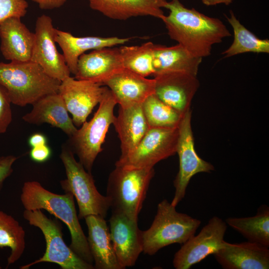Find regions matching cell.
Returning <instances> with one entry per match:
<instances>
[{
    "instance_id": "cell-19",
    "label": "cell",
    "mask_w": 269,
    "mask_h": 269,
    "mask_svg": "<svg viewBox=\"0 0 269 269\" xmlns=\"http://www.w3.org/2000/svg\"><path fill=\"white\" fill-rule=\"evenodd\" d=\"M20 18L10 17L0 24V50L3 57L10 61L31 59L34 33L28 29Z\"/></svg>"
},
{
    "instance_id": "cell-12",
    "label": "cell",
    "mask_w": 269,
    "mask_h": 269,
    "mask_svg": "<svg viewBox=\"0 0 269 269\" xmlns=\"http://www.w3.org/2000/svg\"><path fill=\"white\" fill-rule=\"evenodd\" d=\"M55 29L50 16L43 14L37 17L30 61L40 65L50 77L62 81L71 73L63 55L57 49Z\"/></svg>"
},
{
    "instance_id": "cell-2",
    "label": "cell",
    "mask_w": 269,
    "mask_h": 269,
    "mask_svg": "<svg viewBox=\"0 0 269 269\" xmlns=\"http://www.w3.org/2000/svg\"><path fill=\"white\" fill-rule=\"evenodd\" d=\"M20 198L25 210H45L62 221L70 234L69 247L81 259L93 265L87 238L79 223L72 194H56L45 189L38 181H28L23 184Z\"/></svg>"
},
{
    "instance_id": "cell-16",
    "label": "cell",
    "mask_w": 269,
    "mask_h": 269,
    "mask_svg": "<svg viewBox=\"0 0 269 269\" xmlns=\"http://www.w3.org/2000/svg\"><path fill=\"white\" fill-rule=\"evenodd\" d=\"M102 85L108 87L122 107L142 104L155 91L154 78L147 79L124 68L104 80Z\"/></svg>"
},
{
    "instance_id": "cell-28",
    "label": "cell",
    "mask_w": 269,
    "mask_h": 269,
    "mask_svg": "<svg viewBox=\"0 0 269 269\" xmlns=\"http://www.w3.org/2000/svg\"><path fill=\"white\" fill-rule=\"evenodd\" d=\"M25 232L10 215L0 210V248H8L7 267L14 264L22 256L25 248Z\"/></svg>"
},
{
    "instance_id": "cell-13",
    "label": "cell",
    "mask_w": 269,
    "mask_h": 269,
    "mask_svg": "<svg viewBox=\"0 0 269 269\" xmlns=\"http://www.w3.org/2000/svg\"><path fill=\"white\" fill-rule=\"evenodd\" d=\"M94 82L78 80L70 76L61 81L58 93L72 116L76 127L86 121L94 108L101 101L106 87Z\"/></svg>"
},
{
    "instance_id": "cell-26",
    "label": "cell",
    "mask_w": 269,
    "mask_h": 269,
    "mask_svg": "<svg viewBox=\"0 0 269 269\" xmlns=\"http://www.w3.org/2000/svg\"><path fill=\"white\" fill-rule=\"evenodd\" d=\"M226 223L241 234L248 241L269 247V208L263 205L254 216L230 217Z\"/></svg>"
},
{
    "instance_id": "cell-17",
    "label": "cell",
    "mask_w": 269,
    "mask_h": 269,
    "mask_svg": "<svg viewBox=\"0 0 269 269\" xmlns=\"http://www.w3.org/2000/svg\"><path fill=\"white\" fill-rule=\"evenodd\" d=\"M225 269H268L269 247L250 241L229 243L224 241L222 247L213 254Z\"/></svg>"
},
{
    "instance_id": "cell-30",
    "label": "cell",
    "mask_w": 269,
    "mask_h": 269,
    "mask_svg": "<svg viewBox=\"0 0 269 269\" xmlns=\"http://www.w3.org/2000/svg\"><path fill=\"white\" fill-rule=\"evenodd\" d=\"M154 44L151 42L139 46H123L119 48L124 68L141 76L153 75Z\"/></svg>"
},
{
    "instance_id": "cell-18",
    "label": "cell",
    "mask_w": 269,
    "mask_h": 269,
    "mask_svg": "<svg viewBox=\"0 0 269 269\" xmlns=\"http://www.w3.org/2000/svg\"><path fill=\"white\" fill-rule=\"evenodd\" d=\"M123 68L119 48L97 49L79 57L74 78L102 85L104 80Z\"/></svg>"
},
{
    "instance_id": "cell-5",
    "label": "cell",
    "mask_w": 269,
    "mask_h": 269,
    "mask_svg": "<svg viewBox=\"0 0 269 269\" xmlns=\"http://www.w3.org/2000/svg\"><path fill=\"white\" fill-rule=\"evenodd\" d=\"M166 199L158 204L156 214L150 227L141 231L143 251L152 256L173 244H183L195 235L201 221L178 212Z\"/></svg>"
},
{
    "instance_id": "cell-21",
    "label": "cell",
    "mask_w": 269,
    "mask_h": 269,
    "mask_svg": "<svg viewBox=\"0 0 269 269\" xmlns=\"http://www.w3.org/2000/svg\"><path fill=\"white\" fill-rule=\"evenodd\" d=\"M84 219L88 230L87 241L94 269H123L116 257L104 218L91 215Z\"/></svg>"
},
{
    "instance_id": "cell-20",
    "label": "cell",
    "mask_w": 269,
    "mask_h": 269,
    "mask_svg": "<svg viewBox=\"0 0 269 269\" xmlns=\"http://www.w3.org/2000/svg\"><path fill=\"white\" fill-rule=\"evenodd\" d=\"M32 105L31 111L25 114L22 120L29 124L46 123L62 130L69 137L77 130L69 117L64 101L59 93L46 95Z\"/></svg>"
},
{
    "instance_id": "cell-6",
    "label": "cell",
    "mask_w": 269,
    "mask_h": 269,
    "mask_svg": "<svg viewBox=\"0 0 269 269\" xmlns=\"http://www.w3.org/2000/svg\"><path fill=\"white\" fill-rule=\"evenodd\" d=\"M74 153L67 145H62L60 158L64 165L66 177L60 181L65 193H70L75 197L79 208V220L95 215L105 218L110 208L107 196L97 190L91 172L74 157Z\"/></svg>"
},
{
    "instance_id": "cell-3",
    "label": "cell",
    "mask_w": 269,
    "mask_h": 269,
    "mask_svg": "<svg viewBox=\"0 0 269 269\" xmlns=\"http://www.w3.org/2000/svg\"><path fill=\"white\" fill-rule=\"evenodd\" d=\"M0 83L6 90L11 104L24 107L46 95L58 93L61 81L30 60L0 62Z\"/></svg>"
},
{
    "instance_id": "cell-37",
    "label": "cell",
    "mask_w": 269,
    "mask_h": 269,
    "mask_svg": "<svg viewBox=\"0 0 269 269\" xmlns=\"http://www.w3.org/2000/svg\"><path fill=\"white\" fill-rule=\"evenodd\" d=\"M203 4L207 6L215 5L218 4L229 5L233 0H202Z\"/></svg>"
},
{
    "instance_id": "cell-9",
    "label": "cell",
    "mask_w": 269,
    "mask_h": 269,
    "mask_svg": "<svg viewBox=\"0 0 269 269\" xmlns=\"http://www.w3.org/2000/svg\"><path fill=\"white\" fill-rule=\"evenodd\" d=\"M149 128L139 143L115 166L125 168H152L176 153L178 128Z\"/></svg>"
},
{
    "instance_id": "cell-4",
    "label": "cell",
    "mask_w": 269,
    "mask_h": 269,
    "mask_svg": "<svg viewBox=\"0 0 269 269\" xmlns=\"http://www.w3.org/2000/svg\"><path fill=\"white\" fill-rule=\"evenodd\" d=\"M153 167L125 168L116 166L110 173L107 196L112 212L138 220L151 180Z\"/></svg>"
},
{
    "instance_id": "cell-7",
    "label": "cell",
    "mask_w": 269,
    "mask_h": 269,
    "mask_svg": "<svg viewBox=\"0 0 269 269\" xmlns=\"http://www.w3.org/2000/svg\"><path fill=\"white\" fill-rule=\"evenodd\" d=\"M117 102L107 87L93 117L85 122L69 139L67 145L78 157L85 169L91 172L94 161L103 149L108 129L115 119L114 109Z\"/></svg>"
},
{
    "instance_id": "cell-31",
    "label": "cell",
    "mask_w": 269,
    "mask_h": 269,
    "mask_svg": "<svg viewBox=\"0 0 269 269\" xmlns=\"http://www.w3.org/2000/svg\"><path fill=\"white\" fill-rule=\"evenodd\" d=\"M28 6L25 0H0V24L10 17L24 16Z\"/></svg>"
},
{
    "instance_id": "cell-8",
    "label": "cell",
    "mask_w": 269,
    "mask_h": 269,
    "mask_svg": "<svg viewBox=\"0 0 269 269\" xmlns=\"http://www.w3.org/2000/svg\"><path fill=\"white\" fill-rule=\"evenodd\" d=\"M23 216L29 225L40 230L45 239L46 250L42 257L20 267V269H28L41 263L56 264L62 269H94L93 265L81 259L66 244L61 225L57 219L48 218L40 209L25 210Z\"/></svg>"
},
{
    "instance_id": "cell-27",
    "label": "cell",
    "mask_w": 269,
    "mask_h": 269,
    "mask_svg": "<svg viewBox=\"0 0 269 269\" xmlns=\"http://www.w3.org/2000/svg\"><path fill=\"white\" fill-rule=\"evenodd\" d=\"M226 18L234 32V40L230 46L222 54L228 58L247 52L269 53V40L260 39L247 29L237 18L232 10Z\"/></svg>"
},
{
    "instance_id": "cell-22",
    "label": "cell",
    "mask_w": 269,
    "mask_h": 269,
    "mask_svg": "<svg viewBox=\"0 0 269 269\" xmlns=\"http://www.w3.org/2000/svg\"><path fill=\"white\" fill-rule=\"evenodd\" d=\"M90 7L114 19L125 20L137 16L162 19L166 0H88Z\"/></svg>"
},
{
    "instance_id": "cell-1",
    "label": "cell",
    "mask_w": 269,
    "mask_h": 269,
    "mask_svg": "<svg viewBox=\"0 0 269 269\" xmlns=\"http://www.w3.org/2000/svg\"><path fill=\"white\" fill-rule=\"evenodd\" d=\"M164 8L169 10L162 19L168 35L195 56H209L214 44L231 35L220 19L186 8L179 0L167 1Z\"/></svg>"
},
{
    "instance_id": "cell-14",
    "label": "cell",
    "mask_w": 269,
    "mask_h": 269,
    "mask_svg": "<svg viewBox=\"0 0 269 269\" xmlns=\"http://www.w3.org/2000/svg\"><path fill=\"white\" fill-rule=\"evenodd\" d=\"M154 94L161 101L182 114L190 110L192 100L199 87L196 76L184 72H167L154 75Z\"/></svg>"
},
{
    "instance_id": "cell-32",
    "label": "cell",
    "mask_w": 269,
    "mask_h": 269,
    "mask_svg": "<svg viewBox=\"0 0 269 269\" xmlns=\"http://www.w3.org/2000/svg\"><path fill=\"white\" fill-rule=\"evenodd\" d=\"M11 104L6 90L0 83V134L5 133L11 123Z\"/></svg>"
},
{
    "instance_id": "cell-29",
    "label": "cell",
    "mask_w": 269,
    "mask_h": 269,
    "mask_svg": "<svg viewBox=\"0 0 269 269\" xmlns=\"http://www.w3.org/2000/svg\"><path fill=\"white\" fill-rule=\"evenodd\" d=\"M149 128H177L183 114L161 101L153 94L141 104Z\"/></svg>"
},
{
    "instance_id": "cell-11",
    "label": "cell",
    "mask_w": 269,
    "mask_h": 269,
    "mask_svg": "<svg viewBox=\"0 0 269 269\" xmlns=\"http://www.w3.org/2000/svg\"><path fill=\"white\" fill-rule=\"evenodd\" d=\"M227 224L214 216L199 233L183 244L175 254L173 265L176 269H189L192 266L214 254L222 246L227 230Z\"/></svg>"
},
{
    "instance_id": "cell-23",
    "label": "cell",
    "mask_w": 269,
    "mask_h": 269,
    "mask_svg": "<svg viewBox=\"0 0 269 269\" xmlns=\"http://www.w3.org/2000/svg\"><path fill=\"white\" fill-rule=\"evenodd\" d=\"M55 40L63 51L70 73L75 75L79 58L86 51L123 44L128 42L130 38L76 37L70 32L56 28Z\"/></svg>"
},
{
    "instance_id": "cell-10",
    "label": "cell",
    "mask_w": 269,
    "mask_h": 269,
    "mask_svg": "<svg viewBox=\"0 0 269 269\" xmlns=\"http://www.w3.org/2000/svg\"><path fill=\"white\" fill-rule=\"evenodd\" d=\"M191 121L190 109L183 114L178 127L176 153L179 157V166L173 181L175 192L171 202L175 207L184 198L189 182L194 175L210 172L214 169L213 165L202 159L195 150Z\"/></svg>"
},
{
    "instance_id": "cell-35",
    "label": "cell",
    "mask_w": 269,
    "mask_h": 269,
    "mask_svg": "<svg viewBox=\"0 0 269 269\" xmlns=\"http://www.w3.org/2000/svg\"><path fill=\"white\" fill-rule=\"evenodd\" d=\"M42 9H52L62 6L67 0H31Z\"/></svg>"
},
{
    "instance_id": "cell-25",
    "label": "cell",
    "mask_w": 269,
    "mask_h": 269,
    "mask_svg": "<svg viewBox=\"0 0 269 269\" xmlns=\"http://www.w3.org/2000/svg\"><path fill=\"white\" fill-rule=\"evenodd\" d=\"M202 59L194 56L179 44L172 46L154 44L153 75L179 71L197 76Z\"/></svg>"
},
{
    "instance_id": "cell-34",
    "label": "cell",
    "mask_w": 269,
    "mask_h": 269,
    "mask_svg": "<svg viewBox=\"0 0 269 269\" xmlns=\"http://www.w3.org/2000/svg\"><path fill=\"white\" fill-rule=\"evenodd\" d=\"M29 154L32 161L37 163H43L50 159L52 150L47 144H45L31 147Z\"/></svg>"
},
{
    "instance_id": "cell-15",
    "label": "cell",
    "mask_w": 269,
    "mask_h": 269,
    "mask_svg": "<svg viewBox=\"0 0 269 269\" xmlns=\"http://www.w3.org/2000/svg\"><path fill=\"white\" fill-rule=\"evenodd\" d=\"M109 231L113 247L123 269L134 266L143 251L141 231L137 221L112 212Z\"/></svg>"
},
{
    "instance_id": "cell-36",
    "label": "cell",
    "mask_w": 269,
    "mask_h": 269,
    "mask_svg": "<svg viewBox=\"0 0 269 269\" xmlns=\"http://www.w3.org/2000/svg\"><path fill=\"white\" fill-rule=\"evenodd\" d=\"M28 143L31 147L47 144V138L43 134L36 133L32 134L28 138Z\"/></svg>"
},
{
    "instance_id": "cell-24",
    "label": "cell",
    "mask_w": 269,
    "mask_h": 269,
    "mask_svg": "<svg viewBox=\"0 0 269 269\" xmlns=\"http://www.w3.org/2000/svg\"><path fill=\"white\" fill-rule=\"evenodd\" d=\"M121 141L122 158L132 152L149 129L141 104L120 107L113 124Z\"/></svg>"
},
{
    "instance_id": "cell-33",
    "label": "cell",
    "mask_w": 269,
    "mask_h": 269,
    "mask_svg": "<svg viewBox=\"0 0 269 269\" xmlns=\"http://www.w3.org/2000/svg\"><path fill=\"white\" fill-rule=\"evenodd\" d=\"M17 159L13 155L0 156V192L4 182L12 173V165Z\"/></svg>"
}]
</instances>
